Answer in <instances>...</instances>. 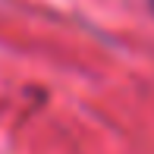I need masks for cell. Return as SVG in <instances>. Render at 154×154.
I'll list each match as a JSON object with an SVG mask.
<instances>
[{
  "mask_svg": "<svg viewBox=\"0 0 154 154\" xmlns=\"http://www.w3.org/2000/svg\"><path fill=\"white\" fill-rule=\"evenodd\" d=\"M148 6H151V13H154V0H148Z\"/></svg>",
  "mask_w": 154,
  "mask_h": 154,
  "instance_id": "obj_1",
  "label": "cell"
}]
</instances>
